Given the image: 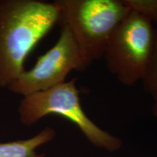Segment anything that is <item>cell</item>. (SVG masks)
Returning <instances> with one entry per match:
<instances>
[{"instance_id": "obj_1", "label": "cell", "mask_w": 157, "mask_h": 157, "mask_svg": "<svg viewBox=\"0 0 157 157\" xmlns=\"http://www.w3.org/2000/svg\"><path fill=\"white\" fill-rule=\"evenodd\" d=\"M61 20L57 1L0 0V87L25 71L26 57Z\"/></svg>"}, {"instance_id": "obj_2", "label": "cell", "mask_w": 157, "mask_h": 157, "mask_svg": "<svg viewBox=\"0 0 157 157\" xmlns=\"http://www.w3.org/2000/svg\"><path fill=\"white\" fill-rule=\"evenodd\" d=\"M63 23L87 65L103 58L109 39L131 10L123 0H58Z\"/></svg>"}, {"instance_id": "obj_3", "label": "cell", "mask_w": 157, "mask_h": 157, "mask_svg": "<svg viewBox=\"0 0 157 157\" xmlns=\"http://www.w3.org/2000/svg\"><path fill=\"white\" fill-rule=\"evenodd\" d=\"M76 78L44 91L23 97L18 107L21 123L31 126L51 114L66 118L78 127L90 143L108 151H118L122 141L102 129L84 112L80 102Z\"/></svg>"}, {"instance_id": "obj_4", "label": "cell", "mask_w": 157, "mask_h": 157, "mask_svg": "<svg viewBox=\"0 0 157 157\" xmlns=\"http://www.w3.org/2000/svg\"><path fill=\"white\" fill-rule=\"evenodd\" d=\"M154 23L131 10L113 31L103 58L108 69L124 86L141 81L155 41Z\"/></svg>"}, {"instance_id": "obj_5", "label": "cell", "mask_w": 157, "mask_h": 157, "mask_svg": "<svg viewBox=\"0 0 157 157\" xmlns=\"http://www.w3.org/2000/svg\"><path fill=\"white\" fill-rule=\"evenodd\" d=\"M86 66L69 29L63 24L56 44L39 56L34 67L25 71L7 89L25 97L63 83L71 71Z\"/></svg>"}, {"instance_id": "obj_6", "label": "cell", "mask_w": 157, "mask_h": 157, "mask_svg": "<svg viewBox=\"0 0 157 157\" xmlns=\"http://www.w3.org/2000/svg\"><path fill=\"white\" fill-rule=\"evenodd\" d=\"M56 135L54 129L47 127L31 138L0 142V157H44V154L36 151V148L53 140Z\"/></svg>"}, {"instance_id": "obj_7", "label": "cell", "mask_w": 157, "mask_h": 157, "mask_svg": "<svg viewBox=\"0 0 157 157\" xmlns=\"http://www.w3.org/2000/svg\"><path fill=\"white\" fill-rule=\"evenodd\" d=\"M155 28L154 49L141 81L144 90L152 99L153 113L157 116V26Z\"/></svg>"}, {"instance_id": "obj_8", "label": "cell", "mask_w": 157, "mask_h": 157, "mask_svg": "<svg viewBox=\"0 0 157 157\" xmlns=\"http://www.w3.org/2000/svg\"><path fill=\"white\" fill-rule=\"evenodd\" d=\"M131 10L150 20L157 26V0H123Z\"/></svg>"}]
</instances>
